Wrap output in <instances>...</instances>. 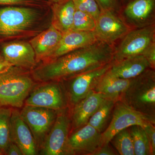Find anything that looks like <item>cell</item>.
<instances>
[{
	"instance_id": "3957f363",
	"label": "cell",
	"mask_w": 155,
	"mask_h": 155,
	"mask_svg": "<svg viewBox=\"0 0 155 155\" xmlns=\"http://www.w3.org/2000/svg\"><path fill=\"white\" fill-rule=\"evenodd\" d=\"M14 67L0 74V106L21 108L35 83L28 74Z\"/></svg>"
},
{
	"instance_id": "5bb4252c",
	"label": "cell",
	"mask_w": 155,
	"mask_h": 155,
	"mask_svg": "<svg viewBox=\"0 0 155 155\" xmlns=\"http://www.w3.org/2000/svg\"><path fill=\"white\" fill-rule=\"evenodd\" d=\"M101 134L88 124L74 130L68 138V146L72 154L92 155L100 147Z\"/></svg>"
},
{
	"instance_id": "f1b7e54d",
	"label": "cell",
	"mask_w": 155,
	"mask_h": 155,
	"mask_svg": "<svg viewBox=\"0 0 155 155\" xmlns=\"http://www.w3.org/2000/svg\"><path fill=\"white\" fill-rule=\"evenodd\" d=\"M147 135L149 142L151 155H155V125L152 124L144 127Z\"/></svg>"
},
{
	"instance_id": "8d00e7d4",
	"label": "cell",
	"mask_w": 155,
	"mask_h": 155,
	"mask_svg": "<svg viewBox=\"0 0 155 155\" xmlns=\"http://www.w3.org/2000/svg\"></svg>"
},
{
	"instance_id": "8992f818",
	"label": "cell",
	"mask_w": 155,
	"mask_h": 155,
	"mask_svg": "<svg viewBox=\"0 0 155 155\" xmlns=\"http://www.w3.org/2000/svg\"><path fill=\"white\" fill-rule=\"evenodd\" d=\"M38 17L36 11L31 8H0V35L11 37L28 31L35 24Z\"/></svg>"
},
{
	"instance_id": "e0dca14e",
	"label": "cell",
	"mask_w": 155,
	"mask_h": 155,
	"mask_svg": "<svg viewBox=\"0 0 155 155\" xmlns=\"http://www.w3.org/2000/svg\"><path fill=\"white\" fill-rule=\"evenodd\" d=\"M104 99L99 94L91 91L73 107L71 118L73 131L87 124L91 117Z\"/></svg>"
},
{
	"instance_id": "9a60e30c",
	"label": "cell",
	"mask_w": 155,
	"mask_h": 155,
	"mask_svg": "<svg viewBox=\"0 0 155 155\" xmlns=\"http://www.w3.org/2000/svg\"><path fill=\"white\" fill-rule=\"evenodd\" d=\"M3 56L13 67L33 69L37 63L35 53L30 43L14 41L4 45Z\"/></svg>"
},
{
	"instance_id": "8fae6325",
	"label": "cell",
	"mask_w": 155,
	"mask_h": 155,
	"mask_svg": "<svg viewBox=\"0 0 155 155\" xmlns=\"http://www.w3.org/2000/svg\"><path fill=\"white\" fill-rule=\"evenodd\" d=\"M113 62L63 80L68 81V88L65 89L68 103L72 107L84 98L90 92L93 90L101 78L110 68Z\"/></svg>"
},
{
	"instance_id": "ac0fdd59",
	"label": "cell",
	"mask_w": 155,
	"mask_h": 155,
	"mask_svg": "<svg viewBox=\"0 0 155 155\" xmlns=\"http://www.w3.org/2000/svg\"><path fill=\"white\" fill-rule=\"evenodd\" d=\"M150 69L151 68L148 61L144 56L140 55L113 62L107 73L119 78L130 79Z\"/></svg>"
},
{
	"instance_id": "9c48e42d",
	"label": "cell",
	"mask_w": 155,
	"mask_h": 155,
	"mask_svg": "<svg viewBox=\"0 0 155 155\" xmlns=\"http://www.w3.org/2000/svg\"><path fill=\"white\" fill-rule=\"evenodd\" d=\"M71 118L67 108L58 111L53 127L41 147V154L72 155L68 146Z\"/></svg>"
},
{
	"instance_id": "d6986e66",
	"label": "cell",
	"mask_w": 155,
	"mask_h": 155,
	"mask_svg": "<svg viewBox=\"0 0 155 155\" xmlns=\"http://www.w3.org/2000/svg\"><path fill=\"white\" fill-rule=\"evenodd\" d=\"M63 34L51 25L49 28L31 39L29 43L33 48L37 62L47 60L58 47Z\"/></svg>"
},
{
	"instance_id": "d4e9b609",
	"label": "cell",
	"mask_w": 155,
	"mask_h": 155,
	"mask_svg": "<svg viewBox=\"0 0 155 155\" xmlns=\"http://www.w3.org/2000/svg\"><path fill=\"white\" fill-rule=\"evenodd\" d=\"M110 143L113 145L119 155H134L133 142L128 127L116 133Z\"/></svg>"
},
{
	"instance_id": "2e32d148",
	"label": "cell",
	"mask_w": 155,
	"mask_h": 155,
	"mask_svg": "<svg viewBox=\"0 0 155 155\" xmlns=\"http://www.w3.org/2000/svg\"><path fill=\"white\" fill-rule=\"evenodd\" d=\"M97 41L94 31L71 30L63 34L54 51L47 61L92 44Z\"/></svg>"
},
{
	"instance_id": "7a4b0ae2",
	"label": "cell",
	"mask_w": 155,
	"mask_h": 155,
	"mask_svg": "<svg viewBox=\"0 0 155 155\" xmlns=\"http://www.w3.org/2000/svg\"><path fill=\"white\" fill-rule=\"evenodd\" d=\"M119 101L130 109L155 119V69H148L130 79Z\"/></svg>"
},
{
	"instance_id": "5b68a950",
	"label": "cell",
	"mask_w": 155,
	"mask_h": 155,
	"mask_svg": "<svg viewBox=\"0 0 155 155\" xmlns=\"http://www.w3.org/2000/svg\"><path fill=\"white\" fill-rule=\"evenodd\" d=\"M155 42V24L143 28L131 29L114 46L113 62L130 57L143 55Z\"/></svg>"
},
{
	"instance_id": "cb8c5ba5",
	"label": "cell",
	"mask_w": 155,
	"mask_h": 155,
	"mask_svg": "<svg viewBox=\"0 0 155 155\" xmlns=\"http://www.w3.org/2000/svg\"><path fill=\"white\" fill-rule=\"evenodd\" d=\"M12 109L0 107V154H5L11 143L10 120Z\"/></svg>"
},
{
	"instance_id": "74e56055",
	"label": "cell",
	"mask_w": 155,
	"mask_h": 155,
	"mask_svg": "<svg viewBox=\"0 0 155 155\" xmlns=\"http://www.w3.org/2000/svg\"></svg>"
},
{
	"instance_id": "d6a6232c",
	"label": "cell",
	"mask_w": 155,
	"mask_h": 155,
	"mask_svg": "<svg viewBox=\"0 0 155 155\" xmlns=\"http://www.w3.org/2000/svg\"><path fill=\"white\" fill-rule=\"evenodd\" d=\"M5 154L8 155H23L22 151L17 145L11 141Z\"/></svg>"
},
{
	"instance_id": "d590c367",
	"label": "cell",
	"mask_w": 155,
	"mask_h": 155,
	"mask_svg": "<svg viewBox=\"0 0 155 155\" xmlns=\"http://www.w3.org/2000/svg\"><path fill=\"white\" fill-rule=\"evenodd\" d=\"M132 1V0H119L120 3H121L122 5H125L126 3L128 2H130V1Z\"/></svg>"
},
{
	"instance_id": "4fadbf2b",
	"label": "cell",
	"mask_w": 155,
	"mask_h": 155,
	"mask_svg": "<svg viewBox=\"0 0 155 155\" xmlns=\"http://www.w3.org/2000/svg\"><path fill=\"white\" fill-rule=\"evenodd\" d=\"M11 141L17 145L23 155L37 154L38 148L33 135L20 112L13 109L10 120Z\"/></svg>"
},
{
	"instance_id": "4dcf8cb0",
	"label": "cell",
	"mask_w": 155,
	"mask_h": 155,
	"mask_svg": "<svg viewBox=\"0 0 155 155\" xmlns=\"http://www.w3.org/2000/svg\"><path fill=\"white\" fill-rule=\"evenodd\" d=\"M108 144L100 147L92 155H118L114 149Z\"/></svg>"
},
{
	"instance_id": "ffe728a7",
	"label": "cell",
	"mask_w": 155,
	"mask_h": 155,
	"mask_svg": "<svg viewBox=\"0 0 155 155\" xmlns=\"http://www.w3.org/2000/svg\"><path fill=\"white\" fill-rule=\"evenodd\" d=\"M130 80L115 77L107 72L98 81L93 91L99 94L104 98L116 102L120 101Z\"/></svg>"
},
{
	"instance_id": "7402d4cb",
	"label": "cell",
	"mask_w": 155,
	"mask_h": 155,
	"mask_svg": "<svg viewBox=\"0 0 155 155\" xmlns=\"http://www.w3.org/2000/svg\"><path fill=\"white\" fill-rule=\"evenodd\" d=\"M115 102L105 99L94 114L89 120L87 124L102 133L112 116Z\"/></svg>"
},
{
	"instance_id": "ba28073f",
	"label": "cell",
	"mask_w": 155,
	"mask_h": 155,
	"mask_svg": "<svg viewBox=\"0 0 155 155\" xmlns=\"http://www.w3.org/2000/svg\"><path fill=\"white\" fill-rule=\"evenodd\" d=\"M58 111L48 108L25 105L21 116L33 135L38 150L41 148L55 121Z\"/></svg>"
},
{
	"instance_id": "603a6c76",
	"label": "cell",
	"mask_w": 155,
	"mask_h": 155,
	"mask_svg": "<svg viewBox=\"0 0 155 155\" xmlns=\"http://www.w3.org/2000/svg\"><path fill=\"white\" fill-rule=\"evenodd\" d=\"M133 142L134 155H151L149 142L144 128L140 125L128 127Z\"/></svg>"
},
{
	"instance_id": "277c9868",
	"label": "cell",
	"mask_w": 155,
	"mask_h": 155,
	"mask_svg": "<svg viewBox=\"0 0 155 155\" xmlns=\"http://www.w3.org/2000/svg\"><path fill=\"white\" fill-rule=\"evenodd\" d=\"M155 124L154 118L143 115L118 101L115 103L110 124L101 134L100 147L110 143L116 133L131 125H140L144 128Z\"/></svg>"
},
{
	"instance_id": "52a82bcc",
	"label": "cell",
	"mask_w": 155,
	"mask_h": 155,
	"mask_svg": "<svg viewBox=\"0 0 155 155\" xmlns=\"http://www.w3.org/2000/svg\"><path fill=\"white\" fill-rule=\"evenodd\" d=\"M32 90L25 100V105L52 109L57 111L67 107L66 89L61 81L45 82Z\"/></svg>"
},
{
	"instance_id": "4316f807",
	"label": "cell",
	"mask_w": 155,
	"mask_h": 155,
	"mask_svg": "<svg viewBox=\"0 0 155 155\" xmlns=\"http://www.w3.org/2000/svg\"><path fill=\"white\" fill-rule=\"evenodd\" d=\"M75 9L89 14L96 21L101 13V10L95 0H72Z\"/></svg>"
},
{
	"instance_id": "6da1fadb",
	"label": "cell",
	"mask_w": 155,
	"mask_h": 155,
	"mask_svg": "<svg viewBox=\"0 0 155 155\" xmlns=\"http://www.w3.org/2000/svg\"><path fill=\"white\" fill-rule=\"evenodd\" d=\"M114 46L97 41L86 47L72 51L34 69L32 77L41 82L62 81L113 61Z\"/></svg>"
},
{
	"instance_id": "30bf717a",
	"label": "cell",
	"mask_w": 155,
	"mask_h": 155,
	"mask_svg": "<svg viewBox=\"0 0 155 155\" xmlns=\"http://www.w3.org/2000/svg\"><path fill=\"white\" fill-rule=\"evenodd\" d=\"M94 31L97 40L115 46L131 29L119 13L111 10L101 11Z\"/></svg>"
},
{
	"instance_id": "f546056e",
	"label": "cell",
	"mask_w": 155,
	"mask_h": 155,
	"mask_svg": "<svg viewBox=\"0 0 155 155\" xmlns=\"http://www.w3.org/2000/svg\"><path fill=\"white\" fill-rule=\"evenodd\" d=\"M143 55L150 64L151 69L155 68V42L153 43L145 51Z\"/></svg>"
},
{
	"instance_id": "1f68e13d",
	"label": "cell",
	"mask_w": 155,
	"mask_h": 155,
	"mask_svg": "<svg viewBox=\"0 0 155 155\" xmlns=\"http://www.w3.org/2000/svg\"><path fill=\"white\" fill-rule=\"evenodd\" d=\"M38 2V0H0L2 5H32Z\"/></svg>"
},
{
	"instance_id": "83f0119b",
	"label": "cell",
	"mask_w": 155,
	"mask_h": 155,
	"mask_svg": "<svg viewBox=\"0 0 155 155\" xmlns=\"http://www.w3.org/2000/svg\"><path fill=\"white\" fill-rule=\"evenodd\" d=\"M101 11L111 10L119 13L122 5L119 0H95Z\"/></svg>"
},
{
	"instance_id": "7c38bea8",
	"label": "cell",
	"mask_w": 155,
	"mask_h": 155,
	"mask_svg": "<svg viewBox=\"0 0 155 155\" xmlns=\"http://www.w3.org/2000/svg\"><path fill=\"white\" fill-rule=\"evenodd\" d=\"M131 29L155 24V0H132L122 6L119 13Z\"/></svg>"
},
{
	"instance_id": "e575fe53",
	"label": "cell",
	"mask_w": 155,
	"mask_h": 155,
	"mask_svg": "<svg viewBox=\"0 0 155 155\" xmlns=\"http://www.w3.org/2000/svg\"><path fill=\"white\" fill-rule=\"evenodd\" d=\"M50 3L52 4H54V3H57L61 2H64V1H67V0H47Z\"/></svg>"
},
{
	"instance_id": "484cf974",
	"label": "cell",
	"mask_w": 155,
	"mask_h": 155,
	"mask_svg": "<svg viewBox=\"0 0 155 155\" xmlns=\"http://www.w3.org/2000/svg\"><path fill=\"white\" fill-rule=\"evenodd\" d=\"M95 19L89 14L75 10L72 30L94 31L96 27Z\"/></svg>"
},
{
	"instance_id": "836d02e7",
	"label": "cell",
	"mask_w": 155,
	"mask_h": 155,
	"mask_svg": "<svg viewBox=\"0 0 155 155\" xmlns=\"http://www.w3.org/2000/svg\"><path fill=\"white\" fill-rule=\"evenodd\" d=\"M13 66L8 62L4 56L0 55V74L5 72Z\"/></svg>"
},
{
	"instance_id": "44dd1931",
	"label": "cell",
	"mask_w": 155,
	"mask_h": 155,
	"mask_svg": "<svg viewBox=\"0 0 155 155\" xmlns=\"http://www.w3.org/2000/svg\"><path fill=\"white\" fill-rule=\"evenodd\" d=\"M51 25L64 34L72 30L75 9L72 0L52 4Z\"/></svg>"
}]
</instances>
